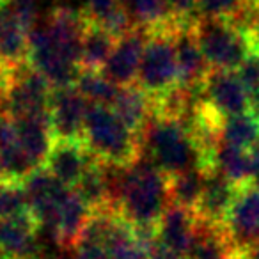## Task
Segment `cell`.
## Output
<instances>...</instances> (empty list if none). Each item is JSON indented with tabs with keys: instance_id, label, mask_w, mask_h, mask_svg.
<instances>
[{
	"instance_id": "obj_1",
	"label": "cell",
	"mask_w": 259,
	"mask_h": 259,
	"mask_svg": "<svg viewBox=\"0 0 259 259\" xmlns=\"http://www.w3.org/2000/svg\"><path fill=\"white\" fill-rule=\"evenodd\" d=\"M110 209L135 227H155L170 204L169 176L139 158L134 165H108Z\"/></svg>"
},
{
	"instance_id": "obj_2",
	"label": "cell",
	"mask_w": 259,
	"mask_h": 259,
	"mask_svg": "<svg viewBox=\"0 0 259 259\" xmlns=\"http://www.w3.org/2000/svg\"><path fill=\"white\" fill-rule=\"evenodd\" d=\"M141 141V158L162 170L165 176H176L190 169L211 172L208 158L195 139L192 128L180 117L155 112L148 121Z\"/></svg>"
},
{
	"instance_id": "obj_3",
	"label": "cell",
	"mask_w": 259,
	"mask_h": 259,
	"mask_svg": "<svg viewBox=\"0 0 259 259\" xmlns=\"http://www.w3.org/2000/svg\"><path fill=\"white\" fill-rule=\"evenodd\" d=\"M82 142L96 160L130 167L141 158V141L107 105H89Z\"/></svg>"
},
{
	"instance_id": "obj_4",
	"label": "cell",
	"mask_w": 259,
	"mask_h": 259,
	"mask_svg": "<svg viewBox=\"0 0 259 259\" xmlns=\"http://www.w3.org/2000/svg\"><path fill=\"white\" fill-rule=\"evenodd\" d=\"M194 34L211 69L236 71L250 54H259V34L233 20L197 18Z\"/></svg>"
},
{
	"instance_id": "obj_5",
	"label": "cell",
	"mask_w": 259,
	"mask_h": 259,
	"mask_svg": "<svg viewBox=\"0 0 259 259\" xmlns=\"http://www.w3.org/2000/svg\"><path fill=\"white\" fill-rule=\"evenodd\" d=\"M174 27L151 32L144 48L137 85L153 101L162 100L180 87V69H178L176 47H174Z\"/></svg>"
},
{
	"instance_id": "obj_6",
	"label": "cell",
	"mask_w": 259,
	"mask_h": 259,
	"mask_svg": "<svg viewBox=\"0 0 259 259\" xmlns=\"http://www.w3.org/2000/svg\"><path fill=\"white\" fill-rule=\"evenodd\" d=\"M54 85L37 69L27 64L8 73L0 94V107L11 119L50 114Z\"/></svg>"
},
{
	"instance_id": "obj_7",
	"label": "cell",
	"mask_w": 259,
	"mask_h": 259,
	"mask_svg": "<svg viewBox=\"0 0 259 259\" xmlns=\"http://www.w3.org/2000/svg\"><path fill=\"white\" fill-rule=\"evenodd\" d=\"M202 101L222 119L248 112V91L236 71L211 69L202 83Z\"/></svg>"
},
{
	"instance_id": "obj_8",
	"label": "cell",
	"mask_w": 259,
	"mask_h": 259,
	"mask_svg": "<svg viewBox=\"0 0 259 259\" xmlns=\"http://www.w3.org/2000/svg\"><path fill=\"white\" fill-rule=\"evenodd\" d=\"M23 188H25L27 202H29V211L37 220L39 227L50 229L71 188L55 180L45 167L34 170L23 181Z\"/></svg>"
},
{
	"instance_id": "obj_9",
	"label": "cell",
	"mask_w": 259,
	"mask_h": 259,
	"mask_svg": "<svg viewBox=\"0 0 259 259\" xmlns=\"http://www.w3.org/2000/svg\"><path fill=\"white\" fill-rule=\"evenodd\" d=\"M89 105L75 85L54 89L50 122L55 141H82Z\"/></svg>"
},
{
	"instance_id": "obj_10",
	"label": "cell",
	"mask_w": 259,
	"mask_h": 259,
	"mask_svg": "<svg viewBox=\"0 0 259 259\" xmlns=\"http://www.w3.org/2000/svg\"><path fill=\"white\" fill-rule=\"evenodd\" d=\"M148 37V30L137 29V27H134L122 37H119L114 52H112L105 68L101 69V73L119 87L137 83L139 69H141Z\"/></svg>"
},
{
	"instance_id": "obj_11",
	"label": "cell",
	"mask_w": 259,
	"mask_h": 259,
	"mask_svg": "<svg viewBox=\"0 0 259 259\" xmlns=\"http://www.w3.org/2000/svg\"><path fill=\"white\" fill-rule=\"evenodd\" d=\"M156 234L163 248L188 259L199 238V219L194 211L170 202L156 224Z\"/></svg>"
},
{
	"instance_id": "obj_12",
	"label": "cell",
	"mask_w": 259,
	"mask_h": 259,
	"mask_svg": "<svg viewBox=\"0 0 259 259\" xmlns=\"http://www.w3.org/2000/svg\"><path fill=\"white\" fill-rule=\"evenodd\" d=\"M0 259H39V224L30 211L0 220Z\"/></svg>"
},
{
	"instance_id": "obj_13",
	"label": "cell",
	"mask_w": 259,
	"mask_h": 259,
	"mask_svg": "<svg viewBox=\"0 0 259 259\" xmlns=\"http://www.w3.org/2000/svg\"><path fill=\"white\" fill-rule=\"evenodd\" d=\"M224 229L236 247L255 243L259 234V185H241Z\"/></svg>"
},
{
	"instance_id": "obj_14",
	"label": "cell",
	"mask_w": 259,
	"mask_h": 259,
	"mask_svg": "<svg viewBox=\"0 0 259 259\" xmlns=\"http://www.w3.org/2000/svg\"><path fill=\"white\" fill-rule=\"evenodd\" d=\"M29 29L20 18L13 0L0 2V71H13L27 64Z\"/></svg>"
},
{
	"instance_id": "obj_15",
	"label": "cell",
	"mask_w": 259,
	"mask_h": 259,
	"mask_svg": "<svg viewBox=\"0 0 259 259\" xmlns=\"http://www.w3.org/2000/svg\"><path fill=\"white\" fill-rule=\"evenodd\" d=\"M94 162L82 141H55L43 167L62 185L75 188Z\"/></svg>"
},
{
	"instance_id": "obj_16",
	"label": "cell",
	"mask_w": 259,
	"mask_h": 259,
	"mask_svg": "<svg viewBox=\"0 0 259 259\" xmlns=\"http://www.w3.org/2000/svg\"><path fill=\"white\" fill-rule=\"evenodd\" d=\"M174 47H176L178 69H180V87L199 89L211 68L195 39L194 22L178 23L174 27Z\"/></svg>"
},
{
	"instance_id": "obj_17",
	"label": "cell",
	"mask_w": 259,
	"mask_h": 259,
	"mask_svg": "<svg viewBox=\"0 0 259 259\" xmlns=\"http://www.w3.org/2000/svg\"><path fill=\"white\" fill-rule=\"evenodd\" d=\"M238 190H240L238 185H234L217 170L206 174L204 190L194 211L199 222L211 227H224Z\"/></svg>"
},
{
	"instance_id": "obj_18",
	"label": "cell",
	"mask_w": 259,
	"mask_h": 259,
	"mask_svg": "<svg viewBox=\"0 0 259 259\" xmlns=\"http://www.w3.org/2000/svg\"><path fill=\"white\" fill-rule=\"evenodd\" d=\"M15 121L16 139L23 151L34 160L37 167L45 165L48 153L55 142L52 132L50 114L47 115H29V117L13 119Z\"/></svg>"
},
{
	"instance_id": "obj_19",
	"label": "cell",
	"mask_w": 259,
	"mask_h": 259,
	"mask_svg": "<svg viewBox=\"0 0 259 259\" xmlns=\"http://www.w3.org/2000/svg\"><path fill=\"white\" fill-rule=\"evenodd\" d=\"M110 108L130 130H134L135 134L141 135L148 121L151 119L155 105H153L151 98L137 83H134V85H126L119 89Z\"/></svg>"
},
{
	"instance_id": "obj_20",
	"label": "cell",
	"mask_w": 259,
	"mask_h": 259,
	"mask_svg": "<svg viewBox=\"0 0 259 259\" xmlns=\"http://www.w3.org/2000/svg\"><path fill=\"white\" fill-rule=\"evenodd\" d=\"M117 43V37L107 29L85 18V29L80 50V69L85 71H101L110 59Z\"/></svg>"
},
{
	"instance_id": "obj_21",
	"label": "cell",
	"mask_w": 259,
	"mask_h": 259,
	"mask_svg": "<svg viewBox=\"0 0 259 259\" xmlns=\"http://www.w3.org/2000/svg\"><path fill=\"white\" fill-rule=\"evenodd\" d=\"M132 25L144 29L149 34L156 30L170 29L176 25L169 0H122Z\"/></svg>"
},
{
	"instance_id": "obj_22",
	"label": "cell",
	"mask_w": 259,
	"mask_h": 259,
	"mask_svg": "<svg viewBox=\"0 0 259 259\" xmlns=\"http://www.w3.org/2000/svg\"><path fill=\"white\" fill-rule=\"evenodd\" d=\"M213 170L238 187L250 183V153L220 141L213 155Z\"/></svg>"
},
{
	"instance_id": "obj_23",
	"label": "cell",
	"mask_w": 259,
	"mask_h": 259,
	"mask_svg": "<svg viewBox=\"0 0 259 259\" xmlns=\"http://www.w3.org/2000/svg\"><path fill=\"white\" fill-rule=\"evenodd\" d=\"M73 190L78 192V195L93 211L110 208V180L107 163L96 160Z\"/></svg>"
},
{
	"instance_id": "obj_24",
	"label": "cell",
	"mask_w": 259,
	"mask_h": 259,
	"mask_svg": "<svg viewBox=\"0 0 259 259\" xmlns=\"http://www.w3.org/2000/svg\"><path fill=\"white\" fill-rule=\"evenodd\" d=\"M188 259H238L236 245L224 227H211L199 222V238Z\"/></svg>"
},
{
	"instance_id": "obj_25",
	"label": "cell",
	"mask_w": 259,
	"mask_h": 259,
	"mask_svg": "<svg viewBox=\"0 0 259 259\" xmlns=\"http://www.w3.org/2000/svg\"><path fill=\"white\" fill-rule=\"evenodd\" d=\"M206 170L202 169H190L180 172L176 176L169 178V194L170 202L178 204L181 208H187L190 211H195L199 204V199L204 190L206 183Z\"/></svg>"
},
{
	"instance_id": "obj_26",
	"label": "cell",
	"mask_w": 259,
	"mask_h": 259,
	"mask_svg": "<svg viewBox=\"0 0 259 259\" xmlns=\"http://www.w3.org/2000/svg\"><path fill=\"white\" fill-rule=\"evenodd\" d=\"M220 141L250 151L259 144V119H255L250 112L224 119L220 128Z\"/></svg>"
},
{
	"instance_id": "obj_27",
	"label": "cell",
	"mask_w": 259,
	"mask_h": 259,
	"mask_svg": "<svg viewBox=\"0 0 259 259\" xmlns=\"http://www.w3.org/2000/svg\"><path fill=\"white\" fill-rule=\"evenodd\" d=\"M75 87L89 103L107 105V107H110L114 103L115 96H117L119 89H121L101 71H85V69L80 71Z\"/></svg>"
},
{
	"instance_id": "obj_28",
	"label": "cell",
	"mask_w": 259,
	"mask_h": 259,
	"mask_svg": "<svg viewBox=\"0 0 259 259\" xmlns=\"http://www.w3.org/2000/svg\"><path fill=\"white\" fill-rule=\"evenodd\" d=\"M71 250L73 259H110L107 247H105L103 240H101L91 217Z\"/></svg>"
},
{
	"instance_id": "obj_29",
	"label": "cell",
	"mask_w": 259,
	"mask_h": 259,
	"mask_svg": "<svg viewBox=\"0 0 259 259\" xmlns=\"http://www.w3.org/2000/svg\"><path fill=\"white\" fill-rule=\"evenodd\" d=\"M27 211H29V202L23 183L0 180V220Z\"/></svg>"
},
{
	"instance_id": "obj_30",
	"label": "cell",
	"mask_w": 259,
	"mask_h": 259,
	"mask_svg": "<svg viewBox=\"0 0 259 259\" xmlns=\"http://www.w3.org/2000/svg\"><path fill=\"white\" fill-rule=\"evenodd\" d=\"M250 0H199L197 18H224L238 22L248 9Z\"/></svg>"
},
{
	"instance_id": "obj_31",
	"label": "cell",
	"mask_w": 259,
	"mask_h": 259,
	"mask_svg": "<svg viewBox=\"0 0 259 259\" xmlns=\"http://www.w3.org/2000/svg\"><path fill=\"white\" fill-rule=\"evenodd\" d=\"M124 8L122 0H85V9H83V16L89 22H94L98 25H103L112 15Z\"/></svg>"
},
{
	"instance_id": "obj_32",
	"label": "cell",
	"mask_w": 259,
	"mask_h": 259,
	"mask_svg": "<svg viewBox=\"0 0 259 259\" xmlns=\"http://www.w3.org/2000/svg\"><path fill=\"white\" fill-rule=\"evenodd\" d=\"M238 76L250 93L252 89L259 85V54H250L245 62L236 69Z\"/></svg>"
},
{
	"instance_id": "obj_33",
	"label": "cell",
	"mask_w": 259,
	"mask_h": 259,
	"mask_svg": "<svg viewBox=\"0 0 259 259\" xmlns=\"http://www.w3.org/2000/svg\"><path fill=\"white\" fill-rule=\"evenodd\" d=\"M169 6L178 23H192L197 20L199 0H169Z\"/></svg>"
},
{
	"instance_id": "obj_34",
	"label": "cell",
	"mask_w": 259,
	"mask_h": 259,
	"mask_svg": "<svg viewBox=\"0 0 259 259\" xmlns=\"http://www.w3.org/2000/svg\"><path fill=\"white\" fill-rule=\"evenodd\" d=\"M13 6L18 11L20 18L23 20V23L27 25V29L37 25V20H39V6L41 0H13Z\"/></svg>"
},
{
	"instance_id": "obj_35",
	"label": "cell",
	"mask_w": 259,
	"mask_h": 259,
	"mask_svg": "<svg viewBox=\"0 0 259 259\" xmlns=\"http://www.w3.org/2000/svg\"><path fill=\"white\" fill-rule=\"evenodd\" d=\"M245 18H247V27H252L259 34V0H250Z\"/></svg>"
},
{
	"instance_id": "obj_36",
	"label": "cell",
	"mask_w": 259,
	"mask_h": 259,
	"mask_svg": "<svg viewBox=\"0 0 259 259\" xmlns=\"http://www.w3.org/2000/svg\"><path fill=\"white\" fill-rule=\"evenodd\" d=\"M248 153H250V183L259 185V144Z\"/></svg>"
},
{
	"instance_id": "obj_37",
	"label": "cell",
	"mask_w": 259,
	"mask_h": 259,
	"mask_svg": "<svg viewBox=\"0 0 259 259\" xmlns=\"http://www.w3.org/2000/svg\"><path fill=\"white\" fill-rule=\"evenodd\" d=\"M146 259H185V257H181V255L174 254V252H170V250H167V248H163L162 245H158V247H156L155 250L149 252L148 257H146Z\"/></svg>"
},
{
	"instance_id": "obj_38",
	"label": "cell",
	"mask_w": 259,
	"mask_h": 259,
	"mask_svg": "<svg viewBox=\"0 0 259 259\" xmlns=\"http://www.w3.org/2000/svg\"><path fill=\"white\" fill-rule=\"evenodd\" d=\"M248 112L259 119V85L248 93Z\"/></svg>"
},
{
	"instance_id": "obj_39",
	"label": "cell",
	"mask_w": 259,
	"mask_h": 259,
	"mask_svg": "<svg viewBox=\"0 0 259 259\" xmlns=\"http://www.w3.org/2000/svg\"><path fill=\"white\" fill-rule=\"evenodd\" d=\"M59 259H66V257H59Z\"/></svg>"
}]
</instances>
